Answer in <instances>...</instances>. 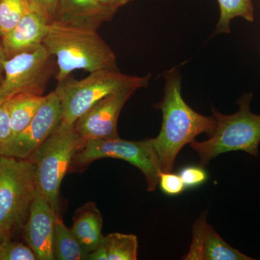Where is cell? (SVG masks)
Wrapping results in <instances>:
<instances>
[{
    "mask_svg": "<svg viewBox=\"0 0 260 260\" xmlns=\"http://www.w3.org/2000/svg\"><path fill=\"white\" fill-rule=\"evenodd\" d=\"M164 78V97L154 106L162 112L161 129L151 141L161 172H172L181 149L203 133L210 137L216 126V120L213 116H205L195 112L184 102L179 70H169Z\"/></svg>",
    "mask_w": 260,
    "mask_h": 260,
    "instance_id": "1",
    "label": "cell"
},
{
    "mask_svg": "<svg viewBox=\"0 0 260 260\" xmlns=\"http://www.w3.org/2000/svg\"><path fill=\"white\" fill-rule=\"evenodd\" d=\"M43 46L56 58L57 82L66 79L75 70L92 73L118 69L115 54L96 30L52 23Z\"/></svg>",
    "mask_w": 260,
    "mask_h": 260,
    "instance_id": "2",
    "label": "cell"
},
{
    "mask_svg": "<svg viewBox=\"0 0 260 260\" xmlns=\"http://www.w3.org/2000/svg\"><path fill=\"white\" fill-rule=\"evenodd\" d=\"M252 96V93L242 95L237 102L239 111L231 115H225L212 108L216 120L213 134L205 141L194 140L189 143L199 157L200 166L205 167L220 154L238 150L259 157L260 115L251 112Z\"/></svg>",
    "mask_w": 260,
    "mask_h": 260,
    "instance_id": "3",
    "label": "cell"
},
{
    "mask_svg": "<svg viewBox=\"0 0 260 260\" xmlns=\"http://www.w3.org/2000/svg\"><path fill=\"white\" fill-rule=\"evenodd\" d=\"M36 164L28 158L0 159V237L23 231L37 194Z\"/></svg>",
    "mask_w": 260,
    "mask_h": 260,
    "instance_id": "4",
    "label": "cell"
},
{
    "mask_svg": "<svg viewBox=\"0 0 260 260\" xmlns=\"http://www.w3.org/2000/svg\"><path fill=\"white\" fill-rule=\"evenodd\" d=\"M150 75L129 76L119 70L104 69L92 72L80 80L69 76L57 82L54 90L61 102V122L73 125L77 119L103 98L123 89L146 88Z\"/></svg>",
    "mask_w": 260,
    "mask_h": 260,
    "instance_id": "5",
    "label": "cell"
},
{
    "mask_svg": "<svg viewBox=\"0 0 260 260\" xmlns=\"http://www.w3.org/2000/svg\"><path fill=\"white\" fill-rule=\"evenodd\" d=\"M84 143L85 140L75 130L74 124L68 125L61 122L28 158L37 167L38 191L58 215L61 181L68 174L73 157Z\"/></svg>",
    "mask_w": 260,
    "mask_h": 260,
    "instance_id": "6",
    "label": "cell"
},
{
    "mask_svg": "<svg viewBox=\"0 0 260 260\" xmlns=\"http://www.w3.org/2000/svg\"><path fill=\"white\" fill-rule=\"evenodd\" d=\"M108 158L129 162L144 176L148 191L157 189L162 172L151 139L129 141L118 138L85 140L83 147L73 157L68 174L83 173L92 162Z\"/></svg>",
    "mask_w": 260,
    "mask_h": 260,
    "instance_id": "7",
    "label": "cell"
},
{
    "mask_svg": "<svg viewBox=\"0 0 260 260\" xmlns=\"http://www.w3.org/2000/svg\"><path fill=\"white\" fill-rule=\"evenodd\" d=\"M44 46L7 59L0 104L20 93L42 95L55 73V61Z\"/></svg>",
    "mask_w": 260,
    "mask_h": 260,
    "instance_id": "8",
    "label": "cell"
},
{
    "mask_svg": "<svg viewBox=\"0 0 260 260\" xmlns=\"http://www.w3.org/2000/svg\"><path fill=\"white\" fill-rule=\"evenodd\" d=\"M62 119L61 102L55 92L47 95L34 119L20 133L0 145L2 156L25 159L49 138Z\"/></svg>",
    "mask_w": 260,
    "mask_h": 260,
    "instance_id": "9",
    "label": "cell"
},
{
    "mask_svg": "<svg viewBox=\"0 0 260 260\" xmlns=\"http://www.w3.org/2000/svg\"><path fill=\"white\" fill-rule=\"evenodd\" d=\"M138 89H123L103 98L80 116L75 129L83 139L105 140L119 138L117 122L121 109Z\"/></svg>",
    "mask_w": 260,
    "mask_h": 260,
    "instance_id": "10",
    "label": "cell"
},
{
    "mask_svg": "<svg viewBox=\"0 0 260 260\" xmlns=\"http://www.w3.org/2000/svg\"><path fill=\"white\" fill-rule=\"evenodd\" d=\"M58 216L37 189L23 229L25 242L35 252L37 260H54L53 242Z\"/></svg>",
    "mask_w": 260,
    "mask_h": 260,
    "instance_id": "11",
    "label": "cell"
},
{
    "mask_svg": "<svg viewBox=\"0 0 260 260\" xmlns=\"http://www.w3.org/2000/svg\"><path fill=\"white\" fill-rule=\"evenodd\" d=\"M191 243L184 260H252L229 245L207 221V212L193 224Z\"/></svg>",
    "mask_w": 260,
    "mask_h": 260,
    "instance_id": "12",
    "label": "cell"
},
{
    "mask_svg": "<svg viewBox=\"0 0 260 260\" xmlns=\"http://www.w3.org/2000/svg\"><path fill=\"white\" fill-rule=\"evenodd\" d=\"M51 24L44 13L30 4L28 14L1 38L7 58L10 59L43 45Z\"/></svg>",
    "mask_w": 260,
    "mask_h": 260,
    "instance_id": "13",
    "label": "cell"
},
{
    "mask_svg": "<svg viewBox=\"0 0 260 260\" xmlns=\"http://www.w3.org/2000/svg\"><path fill=\"white\" fill-rule=\"evenodd\" d=\"M110 20L98 0H59L52 23L97 30Z\"/></svg>",
    "mask_w": 260,
    "mask_h": 260,
    "instance_id": "14",
    "label": "cell"
},
{
    "mask_svg": "<svg viewBox=\"0 0 260 260\" xmlns=\"http://www.w3.org/2000/svg\"><path fill=\"white\" fill-rule=\"evenodd\" d=\"M103 217L93 202H88L75 211L70 228L85 252L96 249L104 240L102 230Z\"/></svg>",
    "mask_w": 260,
    "mask_h": 260,
    "instance_id": "15",
    "label": "cell"
},
{
    "mask_svg": "<svg viewBox=\"0 0 260 260\" xmlns=\"http://www.w3.org/2000/svg\"><path fill=\"white\" fill-rule=\"evenodd\" d=\"M46 100L47 95L20 93L7 101L11 124L10 138L23 131L30 124Z\"/></svg>",
    "mask_w": 260,
    "mask_h": 260,
    "instance_id": "16",
    "label": "cell"
},
{
    "mask_svg": "<svg viewBox=\"0 0 260 260\" xmlns=\"http://www.w3.org/2000/svg\"><path fill=\"white\" fill-rule=\"evenodd\" d=\"M53 253L56 260H83L87 253L83 250L74 234L65 225L62 219L58 216L54 227Z\"/></svg>",
    "mask_w": 260,
    "mask_h": 260,
    "instance_id": "17",
    "label": "cell"
},
{
    "mask_svg": "<svg viewBox=\"0 0 260 260\" xmlns=\"http://www.w3.org/2000/svg\"><path fill=\"white\" fill-rule=\"evenodd\" d=\"M102 244L107 251L108 260L138 259V239L134 234L112 233L104 236Z\"/></svg>",
    "mask_w": 260,
    "mask_h": 260,
    "instance_id": "18",
    "label": "cell"
},
{
    "mask_svg": "<svg viewBox=\"0 0 260 260\" xmlns=\"http://www.w3.org/2000/svg\"><path fill=\"white\" fill-rule=\"evenodd\" d=\"M218 3L220 18L215 34H229L231 21L237 17L245 19L248 22L254 20V8L251 0H218Z\"/></svg>",
    "mask_w": 260,
    "mask_h": 260,
    "instance_id": "19",
    "label": "cell"
},
{
    "mask_svg": "<svg viewBox=\"0 0 260 260\" xmlns=\"http://www.w3.org/2000/svg\"><path fill=\"white\" fill-rule=\"evenodd\" d=\"M30 9L29 0H0V38L15 28Z\"/></svg>",
    "mask_w": 260,
    "mask_h": 260,
    "instance_id": "20",
    "label": "cell"
},
{
    "mask_svg": "<svg viewBox=\"0 0 260 260\" xmlns=\"http://www.w3.org/2000/svg\"><path fill=\"white\" fill-rule=\"evenodd\" d=\"M0 260H37V257L28 244L11 239L2 242Z\"/></svg>",
    "mask_w": 260,
    "mask_h": 260,
    "instance_id": "21",
    "label": "cell"
},
{
    "mask_svg": "<svg viewBox=\"0 0 260 260\" xmlns=\"http://www.w3.org/2000/svg\"><path fill=\"white\" fill-rule=\"evenodd\" d=\"M158 185L162 192L168 195H178L186 189L180 176L172 172L160 173Z\"/></svg>",
    "mask_w": 260,
    "mask_h": 260,
    "instance_id": "22",
    "label": "cell"
},
{
    "mask_svg": "<svg viewBox=\"0 0 260 260\" xmlns=\"http://www.w3.org/2000/svg\"><path fill=\"white\" fill-rule=\"evenodd\" d=\"M186 188H192L203 184L208 179L204 167L189 166L181 169L179 174Z\"/></svg>",
    "mask_w": 260,
    "mask_h": 260,
    "instance_id": "23",
    "label": "cell"
},
{
    "mask_svg": "<svg viewBox=\"0 0 260 260\" xmlns=\"http://www.w3.org/2000/svg\"><path fill=\"white\" fill-rule=\"evenodd\" d=\"M11 135L9 111L5 102L0 104V145L9 140Z\"/></svg>",
    "mask_w": 260,
    "mask_h": 260,
    "instance_id": "24",
    "label": "cell"
},
{
    "mask_svg": "<svg viewBox=\"0 0 260 260\" xmlns=\"http://www.w3.org/2000/svg\"><path fill=\"white\" fill-rule=\"evenodd\" d=\"M29 1L30 4L44 13L52 23L59 0H29Z\"/></svg>",
    "mask_w": 260,
    "mask_h": 260,
    "instance_id": "25",
    "label": "cell"
},
{
    "mask_svg": "<svg viewBox=\"0 0 260 260\" xmlns=\"http://www.w3.org/2000/svg\"><path fill=\"white\" fill-rule=\"evenodd\" d=\"M133 0H98L104 13L112 19L117 10Z\"/></svg>",
    "mask_w": 260,
    "mask_h": 260,
    "instance_id": "26",
    "label": "cell"
},
{
    "mask_svg": "<svg viewBox=\"0 0 260 260\" xmlns=\"http://www.w3.org/2000/svg\"><path fill=\"white\" fill-rule=\"evenodd\" d=\"M7 58L6 54L3 48V44L0 43V85L3 83L5 76V64L6 62Z\"/></svg>",
    "mask_w": 260,
    "mask_h": 260,
    "instance_id": "27",
    "label": "cell"
},
{
    "mask_svg": "<svg viewBox=\"0 0 260 260\" xmlns=\"http://www.w3.org/2000/svg\"><path fill=\"white\" fill-rule=\"evenodd\" d=\"M3 242V239H2L1 237H0V245H1L2 242Z\"/></svg>",
    "mask_w": 260,
    "mask_h": 260,
    "instance_id": "28",
    "label": "cell"
},
{
    "mask_svg": "<svg viewBox=\"0 0 260 260\" xmlns=\"http://www.w3.org/2000/svg\"><path fill=\"white\" fill-rule=\"evenodd\" d=\"M1 157H2V155H1V154H0V159H1Z\"/></svg>",
    "mask_w": 260,
    "mask_h": 260,
    "instance_id": "29",
    "label": "cell"
}]
</instances>
